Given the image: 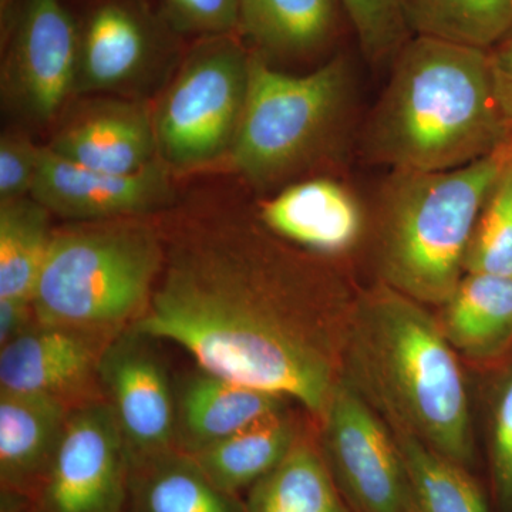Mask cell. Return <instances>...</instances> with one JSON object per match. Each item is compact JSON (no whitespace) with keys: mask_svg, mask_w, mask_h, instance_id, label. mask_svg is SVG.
<instances>
[{"mask_svg":"<svg viewBox=\"0 0 512 512\" xmlns=\"http://www.w3.org/2000/svg\"><path fill=\"white\" fill-rule=\"evenodd\" d=\"M163 33L137 0H101L79 25L76 93L126 87L150 69Z\"/></svg>","mask_w":512,"mask_h":512,"instance_id":"obj_13","label":"cell"},{"mask_svg":"<svg viewBox=\"0 0 512 512\" xmlns=\"http://www.w3.org/2000/svg\"><path fill=\"white\" fill-rule=\"evenodd\" d=\"M339 0H238V32L269 60L311 56L338 29Z\"/></svg>","mask_w":512,"mask_h":512,"instance_id":"obj_20","label":"cell"},{"mask_svg":"<svg viewBox=\"0 0 512 512\" xmlns=\"http://www.w3.org/2000/svg\"><path fill=\"white\" fill-rule=\"evenodd\" d=\"M72 163L114 174H133L160 160L154 114L143 103L94 100L79 107L49 146Z\"/></svg>","mask_w":512,"mask_h":512,"instance_id":"obj_14","label":"cell"},{"mask_svg":"<svg viewBox=\"0 0 512 512\" xmlns=\"http://www.w3.org/2000/svg\"><path fill=\"white\" fill-rule=\"evenodd\" d=\"M0 512H22L19 510L13 494L2 491V510Z\"/></svg>","mask_w":512,"mask_h":512,"instance_id":"obj_34","label":"cell"},{"mask_svg":"<svg viewBox=\"0 0 512 512\" xmlns=\"http://www.w3.org/2000/svg\"><path fill=\"white\" fill-rule=\"evenodd\" d=\"M394 436L406 467L412 512H490L468 468L413 437Z\"/></svg>","mask_w":512,"mask_h":512,"instance_id":"obj_26","label":"cell"},{"mask_svg":"<svg viewBox=\"0 0 512 512\" xmlns=\"http://www.w3.org/2000/svg\"><path fill=\"white\" fill-rule=\"evenodd\" d=\"M488 59L495 97L512 141V28L497 45L488 50Z\"/></svg>","mask_w":512,"mask_h":512,"instance_id":"obj_32","label":"cell"},{"mask_svg":"<svg viewBox=\"0 0 512 512\" xmlns=\"http://www.w3.org/2000/svg\"><path fill=\"white\" fill-rule=\"evenodd\" d=\"M39 325L32 302L0 299V346Z\"/></svg>","mask_w":512,"mask_h":512,"instance_id":"obj_33","label":"cell"},{"mask_svg":"<svg viewBox=\"0 0 512 512\" xmlns=\"http://www.w3.org/2000/svg\"><path fill=\"white\" fill-rule=\"evenodd\" d=\"M464 269L512 276V153L484 202Z\"/></svg>","mask_w":512,"mask_h":512,"instance_id":"obj_27","label":"cell"},{"mask_svg":"<svg viewBox=\"0 0 512 512\" xmlns=\"http://www.w3.org/2000/svg\"><path fill=\"white\" fill-rule=\"evenodd\" d=\"M319 450L353 512H412L406 467L393 430L342 377L322 416Z\"/></svg>","mask_w":512,"mask_h":512,"instance_id":"obj_8","label":"cell"},{"mask_svg":"<svg viewBox=\"0 0 512 512\" xmlns=\"http://www.w3.org/2000/svg\"><path fill=\"white\" fill-rule=\"evenodd\" d=\"M299 439L295 424L284 410L187 456L212 484L234 495L271 473Z\"/></svg>","mask_w":512,"mask_h":512,"instance_id":"obj_21","label":"cell"},{"mask_svg":"<svg viewBox=\"0 0 512 512\" xmlns=\"http://www.w3.org/2000/svg\"><path fill=\"white\" fill-rule=\"evenodd\" d=\"M372 63L393 62L412 37L399 0H339Z\"/></svg>","mask_w":512,"mask_h":512,"instance_id":"obj_28","label":"cell"},{"mask_svg":"<svg viewBox=\"0 0 512 512\" xmlns=\"http://www.w3.org/2000/svg\"><path fill=\"white\" fill-rule=\"evenodd\" d=\"M286 397L244 386L198 367L177 402L175 446L194 454L252 424L284 412Z\"/></svg>","mask_w":512,"mask_h":512,"instance_id":"obj_18","label":"cell"},{"mask_svg":"<svg viewBox=\"0 0 512 512\" xmlns=\"http://www.w3.org/2000/svg\"><path fill=\"white\" fill-rule=\"evenodd\" d=\"M251 55L234 35L204 37L154 114L158 157L192 170L229 156L247 101Z\"/></svg>","mask_w":512,"mask_h":512,"instance_id":"obj_7","label":"cell"},{"mask_svg":"<svg viewBox=\"0 0 512 512\" xmlns=\"http://www.w3.org/2000/svg\"><path fill=\"white\" fill-rule=\"evenodd\" d=\"M244 512H353L319 447L299 439L288 456L249 490Z\"/></svg>","mask_w":512,"mask_h":512,"instance_id":"obj_22","label":"cell"},{"mask_svg":"<svg viewBox=\"0 0 512 512\" xmlns=\"http://www.w3.org/2000/svg\"><path fill=\"white\" fill-rule=\"evenodd\" d=\"M72 410L45 394L0 390V478L5 493L39 490Z\"/></svg>","mask_w":512,"mask_h":512,"instance_id":"obj_17","label":"cell"},{"mask_svg":"<svg viewBox=\"0 0 512 512\" xmlns=\"http://www.w3.org/2000/svg\"><path fill=\"white\" fill-rule=\"evenodd\" d=\"M512 144L488 50L412 36L392 62L363 150L392 171L464 167Z\"/></svg>","mask_w":512,"mask_h":512,"instance_id":"obj_3","label":"cell"},{"mask_svg":"<svg viewBox=\"0 0 512 512\" xmlns=\"http://www.w3.org/2000/svg\"><path fill=\"white\" fill-rule=\"evenodd\" d=\"M50 215L30 195L0 202V299L32 302L55 235Z\"/></svg>","mask_w":512,"mask_h":512,"instance_id":"obj_23","label":"cell"},{"mask_svg":"<svg viewBox=\"0 0 512 512\" xmlns=\"http://www.w3.org/2000/svg\"><path fill=\"white\" fill-rule=\"evenodd\" d=\"M154 340L124 330L104 346L97 369L126 440L131 470L175 451L177 402Z\"/></svg>","mask_w":512,"mask_h":512,"instance_id":"obj_11","label":"cell"},{"mask_svg":"<svg viewBox=\"0 0 512 512\" xmlns=\"http://www.w3.org/2000/svg\"><path fill=\"white\" fill-rule=\"evenodd\" d=\"M43 147L25 134L6 131L0 138V202L29 197L35 185Z\"/></svg>","mask_w":512,"mask_h":512,"instance_id":"obj_30","label":"cell"},{"mask_svg":"<svg viewBox=\"0 0 512 512\" xmlns=\"http://www.w3.org/2000/svg\"><path fill=\"white\" fill-rule=\"evenodd\" d=\"M512 144L444 171H392L377 218L380 281L426 306H441L466 274L468 245Z\"/></svg>","mask_w":512,"mask_h":512,"instance_id":"obj_4","label":"cell"},{"mask_svg":"<svg viewBox=\"0 0 512 512\" xmlns=\"http://www.w3.org/2000/svg\"><path fill=\"white\" fill-rule=\"evenodd\" d=\"M413 36L490 50L512 28V0H399Z\"/></svg>","mask_w":512,"mask_h":512,"instance_id":"obj_24","label":"cell"},{"mask_svg":"<svg viewBox=\"0 0 512 512\" xmlns=\"http://www.w3.org/2000/svg\"><path fill=\"white\" fill-rule=\"evenodd\" d=\"M350 86L345 57L295 76L252 53L247 101L228 156L235 170L256 187L291 177L338 128L349 106Z\"/></svg>","mask_w":512,"mask_h":512,"instance_id":"obj_6","label":"cell"},{"mask_svg":"<svg viewBox=\"0 0 512 512\" xmlns=\"http://www.w3.org/2000/svg\"><path fill=\"white\" fill-rule=\"evenodd\" d=\"M79 25L62 0H25L2 69L3 101L20 119L45 126L76 93Z\"/></svg>","mask_w":512,"mask_h":512,"instance_id":"obj_10","label":"cell"},{"mask_svg":"<svg viewBox=\"0 0 512 512\" xmlns=\"http://www.w3.org/2000/svg\"><path fill=\"white\" fill-rule=\"evenodd\" d=\"M171 194L163 161L133 174L93 170L43 147L30 197L50 214L80 222L134 218L165 204Z\"/></svg>","mask_w":512,"mask_h":512,"instance_id":"obj_12","label":"cell"},{"mask_svg":"<svg viewBox=\"0 0 512 512\" xmlns=\"http://www.w3.org/2000/svg\"><path fill=\"white\" fill-rule=\"evenodd\" d=\"M131 474L141 512H241L234 495L212 484L181 451L148 461Z\"/></svg>","mask_w":512,"mask_h":512,"instance_id":"obj_25","label":"cell"},{"mask_svg":"<svg viewBox=\"0 0 512 512\" xmlns=\"http://www.w3.org/2000/svg\"><path fill=\"white\" fill-rule=\"evenodd\" d=\"M488 431L495 501L501 511L512 512V363L495 383Z\"/></svg>","mask_w":512,"mask_h":512,"instance_id":"obj_29","label":"cell"},{"mask_svg":"<svg viewBox=\"0 0 512 512\" xmlns=\"http://www.w3.org/2000/svg\"><path fill=\"white\" fill-rule=\"evenodd\" d=\"M103 343L37 325L0 350V390L45 394L67 402L97 376Z\"/></svg>","mask_w":512,"mask_h":512,"instance_id":"obj_16","label":"cell"},{"mask_svg":"<svg viewBox=\"0 0 512 512\" xmlns=\"http://www.w3.org/2000/svg\"><path fill=\"white\" fill-rule=\"evenodd\" d=\"M164 256L138 217L57 229L33 293L37 323L107 345L146 311Z\"/></svg>","mask_w":512,"mask_h":512,"instance_id":"obj_5","label":"cell"},{"mask_svg":"<svg viewBox=\"0 0 512 512\" xmlns=\"http://www.w3.org/2000/svg\"><path fill=\"white\" fill-rule=\"evenodd\" d=\"M178 30L202 37L238 32V0H163Z\"/></svg>","mask_w":512,"mask_h":512,"instance_id":"obj_31","label":"cell"},{"mask_svg":"<svg viewBox=\"0 0 512 512\" xmlns=\"http://www.w3.org/2000/svg\"><path fill=\"white\" fill-rule=\"evenodd\" d=\"M126 440L109 402L90 400L67 419L37 490L39 512H123L130 490Z\"/></svg>","mask_w":512,"mask_h":512,"instance_id":"obj_9","label":"cell"},{"mask_svg":"<svg viewBox=\"0 0 512 512\" xmlns=\"http://www.w3.org/2000/svg\"><path fill=\"white\" fill-rule=\"evenodd\" d=\"M440 308V328L458 356L493 363L512 349V276L467 272Z\"/></svg>","mask_w":512,"mask_h":512,"instance_id":"obj_19","label":"cell"},{"mask_svg":"<svg viewBox=\"0 0 512 512\" xmlns=\"http://www.w3.org/2000/svg\"><path fill=\"white\" fill-rule=\"evenodd\" d=\"M339 376L394 434L473 466L466 375L426 305L382 281L360 292L350 309Z\"/></svg>","mask_w":512,"mask_h":512,"instance_id":"obj_2","label":"cell"},{"mask_svg":"<svg viewBox=\"0 0 512 512\" xmlns=\"http://www.w3.org/2000/svg\"><path fill=\"white\" fill-rule=\"evenodd\" d=\"M259 220L275 237L315 255L349 251L363 231L359 202L329 178L288 185L261 205Z\"/></svg>","mask_w":512,"mask_h":512,"instance_id":"obj_15","label":"cell"},{"mask_svg":"<svg viewBox=\"0 0 512 512\" xmlns=\"http://www.w3.org/2000/svg\"><path fill=\"white\" fill-rule=\"evenodd\" d=\"M356 296L335 272L249 222L187 225L165 249L131 328L187 350L200 369L298 400L322 416Z\"/></svg>","mask_w":512,"mask_h":512,"instance_id":"obj_1","label":"cell"}]
</instances>
